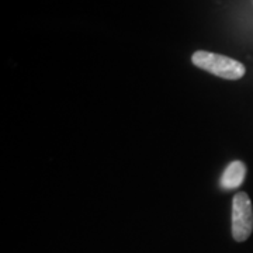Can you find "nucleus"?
I'll return each mask as SVG.
<instances>
[{
	"instance_id": "1",
	"label": "nucleus",
	"mask_w": 253,
	"mask_h": 253,
	"mask_svg": "<svg viewBox=\"0 0 253 253\" xmlns=\"http://www.w3.org/2000/svg\"><path fill=\"white\" fill-rule=\"evenodd\" d=\"M191 62L199 69L212 73L226 81H239L246 73L245 65L242 62L225 55L214 54L208 51H196L191 56Z\"/></svg>"
},
{
	"instance_id": "2",
	"label": "nucleus",
	"mask_w": 253,
	"mask_h": 253,
	"mask_svg": "<svg viewBox=\"0 0 253 253\" xmlns=\"http://www.w3.org/2000/svg\"><path fill=\"white\" fill-rule=\"evenodd\" d=\"M232 238L236 242H245L253 232V206L248 193L239 191L232 199Z\"/></svg>"
},
{
	"instance_id": "3",
	"label": "nucleus",
	"mask_w": 253,
	"mask_h": 253,
	"mask_svg": "<svg viewBox=\"0 0 253 253\" xmlns=\"http://www.w3.org/2000/svg\"><path fill=\"white\" fill-rule=\"evenodd\" d=\"M245 176H246V165L242 161H234L226 166L219 184L224 190L238 189L244 183Z\"/></svg>"
}]
</instances>
